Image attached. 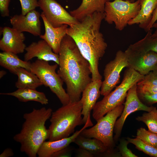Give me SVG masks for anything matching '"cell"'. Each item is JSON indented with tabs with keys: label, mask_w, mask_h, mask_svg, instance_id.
<instances>
[{
	"label": "cell",
	"mask_w": 157,
	"mask_h": 157,
	"mask_svg": "<svg viewBox=\"0 0 157 157\" xmlns=\"http://www.w3.org/2000/svg\"><path fill=\"white\" fill-rule=\"evenodd\" d=\"M129 65L141 75L145 76L152 71L157 63V53L152 51H140L129 47L125 51Z\"/></svg>",
	"instance_id": "cell-12"
},
{
	"label": "cell",
	"mask_w": 157,
	"mask_h": 157,
	"mask_svg": "<svg viewBox=\"0 0 157 157\" xmlns=\"http://www.w3.org/2000/svg\"><path fill=\"white\" fill-rule=\"evenodd\" d=\"M72 150L68 146L55 153L51 157H69L72 156Z\"/></svg>",
	"instance_id": "cell-34"
},
{
	"label": "cell",
	"mask_w": 157,
	"mask_h": 157,
	"mask_svg": "<svg viewBox=\"0 0 157 157\" xmlns=\"http://www.w3.org/2000/svg\"><path fill=\"white\" fill-rule=\"evenodd\" d=\"M136 119L145 124L149 131L157 134V109L156 107H154L151 111L137 117Z\"/></svg>",
	"instance_id": "cell-26"
},
{
	"label": "cell",
	"mask_w": 157,
	"mask_h": 157,
	"mask_svg": "<svg viewBox=\"0 0 157 157\" xmlns=\"http://www.w3.org/2000/svg\"><path fill=\"white\" fill-rule=\"evenodd\" d=\"M129 143L127 140L122 139L120 140L118 146V149L121 156L122 157H137L138 156L133 154L128 148L127 145Z\"/></svg>",
	"instance_id": "cell-31"
},
{
	"label": "cell",
	"mask_w": 157,
	"mask_h": 157,
	"mask_svg": "<svg viewBox=\"0 0 157 157\" xmlns=\"http://www.w3.org/2000/svg\"><path fill=\"white\" fill-rule=\"evenodd\" d=\"M26 52L24 56V60L29 61L33 58L46 61H53L59 64V55L53 51L52 48L44 40L32 42L25 50Z\"/></svg>",
	"instance_id": "cell-16"
},
{
	"label": "cell",
	"mask_w": 157,
	"mask_h": 157,
	"mask_svg": "<svg viewBox=\"0 0 157 157\" xmlns=\"http://www.w3.org/2000/svg\"><path fill=\"white\" fill-rule=\"evenodd\" d=\"M124 107L121 104L106 113L97 121L92 127L85 128L80 134L87 138H95L101 141L110 150L115 146L113 133L117 118L120 116Z\"/></svg>",
	"instance_id": "cell-8"
},
{
	"label": "cell",
	"mask_w": 157,
	"mask_h": 157,
	"mask_svg": "<svg viewBox=\"0 0 157 157\" xmlns=\"http://www.w3.org/2000/svg\"><path fill=\"white\" fill-rule=\"evenodd\" d=\"M58 54L57 73L66 84L69 102L79 101L84 90L92 81L90 63L67 35L62 41Z\"/></svg>",
	"instance_id": "cell-2"
},
{
	"label": "cell",
	"mask_w": 157,
	"mask_h": 157,
	"mask_svg": "<svg viewBox=\"0 0 157 157\" xmlns=\"http://www.w3.org/2000/svg\"><path fill=\"white\" fill-rule=\"evenodd\" d=\"M38 3L42 13L53 27L70 26L79 22L55 0H38Z\"/></svg>",
	"instance_id": "cell-10"
},
{
	"label": "cell",
	"mask_w": 157,
	"mask_h": 157,
	"mask_svg": "<svg viewBox=\"0 0 157 157\" xmlns=\"http://www.w3.org/2000/svg\"><path fill=\"white\" fill-rule=\"evenodd\" d=\"M6 74V72L4 70H1L0 71V78H2Z\"/></svg>",
	"instance_id": "cell-40"
},
{
	"label": "cell",
	"mask_w": 157,
	"mask_h": 157,
	"mask_svg": "<svg viewBox=\"0 0 157 157\" xmlns=\"http://www.w3.org/2000/svg\"><path fill=\"white\" fill-rule=\"evenodd\" d=\"M152 72L154 74L157 75V63L154 67Z\"/></svg>",
	"instance_id": "cell-41"
},
{
	"label": "cell",
	"mask_w": 157,
	"mask_h": 157,
	"mask_svg": "<svg viewBox=\"0 0 157 157\" xmlns=\"http://www.w3.org/2000/svg\"><path fill=\"white\" fill-rule=\"evenodd\" d=\"M18 77L15 84V87L19 88H29L36 90L43 85L40 79L33 73L23 68H20L16 74Z\"/></svg>",
	"instance_id": "cell-23"
},
{
	"label": "cell",
	"mask_w": 157,
	"mask_h": 157,
	"mask_svg": "<svg viewBox=\"0 0 157 157\" xmlns=\"http://www.w3.org/2000/svg\"><path fill=\"white\" fill-rule=\"evenodd\" d=\"M157 21V6L155 10L151 22L149 25L146 31L147 32L149 30L152 29V27L153 24Z\"/></svg>",
	"instance_id": "cell-37"
},
{
	"label": "cell",
	"mask_w": 157,
	"mask_h": 157,
	"mask_svg": "<svg viewBox=\"0 0 157 157\" xmlns=\"http://www.w3.org/2000/svg\"><path fill=\"white\" fill-rule=\"evenodd\" d=\"M136 0H129V1L131 2H134Z\"/></svg>",
	"instance_id": "cell-42"
},
{
	"label": "cell",
	"mask_w": 157,
	"mask_h": 157,
	"mask_svg": "<svg viewBox=\"0 0 157 157\" xmlns=\"http://www.w3.org/2000/svg\"><path fill=\"white\" fill-rule=\"evenodd\" d=\"M154 28L155 31L154 32L152 33L151 36L155 37L157 36V21L155 22L152 25V28Z\"/></svg>",
	"instance_id": "cell-39"
},
{
	"label": "cell",
	"mask_w": 157,
	"mask_h": 157,
	"mask_svg": "<svg viewBox=\"0 0 157 157\" xmlns=\"http://www.w3.org/2000/svg\"><path fill=\"white\" fill-rule=\"evenodd\" d=\"M76 156L77 157H93L94 155L86 149L80 148L76 151Z\"/></svg>",
	"instance_id": "cell-36"
},
{
	"label": "cell",
	"mask_w": 157,
	"mask_h": 157,
	"mask_svg": "<svg viewBox=\"0 0 157 157\" xmlns=\"http://www.w3.org/2000/svg\"><path fill=\"white\" fill-rule=\"evenodd\" d=\"M14 154L13 150L10 148L5 149L0 155V157H9L13 156Z\"/></svg>",
	"instance_id": "cell-38"
},
{
	"label": "cell",
	"mask_w": 157,
	"mask_h": 157,
	"mask_svg": "<svg viewBox=\"0 0 157 157\" xmlns=\"http://www.w3.org/2000/svg\"><path fill=\"white\" fill-rule=\"evenodd\" d=\"M101 79L92 81L82 92L80 100L82 105V114L84 124L90 119V113L101 94Z\"/></svg>",
	"instance_id": "cell-15"
},
{
	"label": "cell",
	"mask_w": 157,
	"mask_h": 157,
	"mask_svg": "<svg viewBox=\"0 0 157 157\" xmlns=\"http://www.w3.org/2000/svg\"><path fill=\"white\" fill-rule=\"evenodd\" d=\"M40 14L35 10L26 15H15L10 19L12 28L22 32H28L35 36L41 35Z\"/></svg>",
	"instance_id": "cell-13"
},
{
	"label": "cell",
	"mask_w": 157,
	"mask_h": 157,
	"mask_svg": "<svg viewBox=\"0 0 157 157\" xmlns=\"http://www.w3.org/2000/svg\"><path fill=\"white\" fill-rule=\"evenodd\" d=\"M144 77L133 69L127 67L119 85L95 104L93 109L92 117L94 119L97 121L117 106L124 104L129 89L143 80Z\"/></svg>",
	"instance_id": "cell-5"
},
{
	"label": "cell",
	"mask_w": 157,
	"mask_h": 157,
	"mask_svg": "<svg viewBox=\"0 0 157 157\" xmlns=\"http://www.w3.org/2000/svg\"><path fill=\"white\" fill-rule=\"evenodd\" d=\"M40 17L43 21L45 28V33L40 37L44 40L51 47L55 53L58 54L62 41L67 35L68 25L63 24L60 26L54 27L48 22L42 13Z\"/></svg>",
	"instance_id": "cell-18"
},
{
	"label": "cell",
	"mask_w": 157,
	"mask_h": 157,
	"mask_svg": "<svg viewBox=\"0 0 157 157\" xmlns=\"http://www.w3.org/2000/svg\"><path fill=\"white\" fill-rule=\"evenodd\" d=\"M11 0H0V11L2 17H8L9 15V6Z\"/></svg>",
	"instance_id": "cell-33"
},
{
	"label": "cell",
	"mask_w": 157,
	"mask_h": 157,
	"mask_svg": "<svg viewBox=\"0 0 157 157\" xmlns=\"http://www.w3.org/2000/svg\"><path fill=\"white\" fill-rule=\"evenodd\" d=\"M137 84L134 85L128 91L125 102L124 103L123 110L115 122L114 129L115 134L113 138L115 141H117L120 137L124 122L129 115L138 110L149 112L154 107L147 106L140 100L137 92Z\"/></svg>",
	"instance_id": "cell-11"
},
{
	"label": "cell",
	"mask_w": 157,
	"mask_h": 157,
	"mask_svg": "<svg viewBox=\"0 0 157 157\" xmlns=\"http://www.w3.org/2000/svg\"><path fill=\"white\" fill-rule=\"evenodd\" d=\"M126 139L129 143L135 145L139 150L150 156L157 157V148L145 143L137 137L134 138L128 137Z\"/></svg>",
	"instance_id": "cell-27"
},
{
	"label": "cell",
	"mask_w": 157,
	"mask_h": 157,
	"mask_svg": "<svg viewBox=\"0 0 157 157\" xmlns=\"http://www.w3.org/2000/svg\"><path fill=\"white\" fill-rule=\"evenodd\" d=\"M123 0L126 1V0Z\"/></svg>",
	"instance_id": "cell-43"
},
{
	"label": "cell",
	"mask_w": 157,
	"mask_h": 157,
	"mask_svg": "<svg viewBox=\"0 0 157 157\" xmlns=\"http://www.w3.org/2000/svg\"><path fill=\"white\" fill-rule=\"evenodd\" d=\"M52 112L51 108L43 107L34 108L31 112L24 114L25 121L21 131L13 138L20 144L21 151L29 157H36L41 145L49 138V131L45 124Z\"/></svg>",
	"instance_id": "cell-3"
},
{
	"label": "cell",
	"mask_w": 157,
	"mask_h": 157,
	"mask_svg": "<svg viewBox=\"0 0 157 157\" xmlns=\"http://www.w3.org/2000/svg\"><path fill=\"white\" fill-rule=\"evenodd\" d=\"M129 67L125 52L117 51L115 58L105 66L104 72V79L102 81L101 94L105 96L110 93L120 82V74L122 69Z\"/></svg>",
	"instance_id": "cell-9"
},
{
	"label": "cell",
	"mask_w": 157,
	"mask_h": 157,
	"mask_svg": "<svg viewBox=\"0 0 157 157\" xmlns=\"http://www.w3.org/2000/svg\"><path fill=\"white\" fill-rule=\"evenodd\" d=\"M142 80L157 86V75L154 74L152 71L144 76Z\"/></svg>",
	"instance_id": "cell-35"
},
{
	"label": "cell",
	"mask_w": 157,
	"mask_h": 157,
	"mask_svg": "<svg viewBox=\"0 0 157 157\" xmlns=\"http://www.w3.org/2000/svg\"><path fill=\"white\" fill-rule=\"evenodd\" d=\"M22 7V14L26 15L39 6L38 0H19Z\"/></svg>",
	"instance_id": "cell-30"
},
{
	"label": "cell",
	"mask_w": 157,
	"mask_h": 157,
	"mask_svg": "<svg viewBox=\"0 0 157 157\" xmlns=\"http://www.w3.org/2000/svg\"><path fill=\"white\" fill-rule=\"evenodd\" d=\"M17 55L10 52H1L0 65L15 75L17 69L20 68L31 71V63L30 61L22 60Z\"/></svg>",
	"instance_id": "cell-21"
},
{
	"label": "cell",
	"mask_w": 157,
	"mask_h": 157,
	"mask_svg": "<svg viewBox=\"0 0 157 157\" xmlns=\"http://www.w3.org/2000/svg\"><path fill=\"white\" fill-rule=\"evenodd\" d=\"M140 8V0L133 2L129 0L107 1L105 6L104 19L108 24L114 23L115 28L121 31L136 16Z\"/></svg>",
	"instance_id": "cell-6"
},
{
	"label": "cell",
	"mask_w": 157,
	"mask_h": 157,
	"mask_svg": "<svg viewBox=\"0 0 157 157\" xmlns=\"http://www.w3.org/2000/svg\"><path fill=\"white\" fill-rule=\"evenodd\" d=\"M3 37L0 40V49L3 51L17 54L24 52L26 47L25 37L23 32L5 26L1 29Z\"/></svg>",
	"instance_id": "cell-14"
},
{
	"label": "cell",
	"mask_w": 157,
	"mask_h": 157,
	"mask_svg": "<svg viewBox=\"0 0 157 157\" xmlns=\"http://www.w3.org/2000/svg\"><path fill=\"white\" fill-rule=\"evenodd\" d=\"M136 137L145 143L157 148V134L141 127L137 130Z\"/></svg>",
	"instance_id": "cell-28"
},
{
	"label": "cell",
	"mask_w": 157,
	"mask_h": 157,
	"mask_svg": "<svg viewBox=\"0 0 157 157\" xmlns=\"http://www.w3.org/2000/svg\"><path fill=\"white\" fill-rule=\"evenodd\" d=\"M147 32V34L144 38L130 45L129 47L138 51H152L157 53V36L155 37L151 36L152 29Z\"/></svg>",
	"instance_id": "cell-25"
},
{
	"label": "cell",
	"mask_w": 157,
	"mask_h": 157,
	"mask_svg": "<svg viewBox=\"0 0 157 157\" xmlns=\"http://www.w3.org/2000/svg\"><path fill=\"white\" fill-rule=\"evenodd\" d=\"M0 94L14 97L19 101L22 102L33 101L39 102L42 105H47L48 103V99L45 94L35 89L19 88L13 92L2 93Z\"/></svg>",
	"instance_id": "cell-22"
},
{
	"label": "cell",
	"mask_w": 157,
	"mask_h": 157,
	"mask_svg": "<svg viewBox=\"0 0 157 157\" xmlns=\"http://www.w3.org/2000/svg\"><path fill=\"white\" fill-rule=\"evenodd\" d=\"M110 0H82L79 7L70 12L79 21L95 12L104 13L106 2Z\"/></svg>",
	"instance_id": "cell-20"
},
{
	"label": "cell",
	"mask_w": 157,
	"mask_h": 157,
	"mask_svg": "<svg viewBox=\"0 0 157 157\" xmlns=\"http://www.w3.org/2000/svg\"><path fill=\"white\" fill-rule=\"evenodd\" d=\"M140 8L138 14L129 22L128 25L138 24L140 28L146 31L157 6V0H140Z\"/></svg>",
	"instance_id": "cell-19"
},
{
	"label": "cell",
	"mask_w": 157,
	"mask_h": 157,
	"mask_svg": "<svg viewBox=\"0 0 157 157\" xmlns=\"http://www.w3.org/2000/svg\"><path fill=\"white\" fill-rule=\"evenodd\" d=\"M74 142L79 148L87 150L95 156H99L101 154L111 150L100 140L95 138H86L80 134L76 138Z\"/></svg>",
	"instance_id": "cell-24"
},
{
	"label": "cell",
	"mask_w": 157,
	"mask_h": 157,
	"mask_svg": "<svg viewBox=\"0 0 157 157\" xmlns=\"http://www.w3.org/2000/svg\"><path fill=\"white\" fill-rule=\"evenodd\" d=\"M37 59L31 63V71L38 77L43 85L48 87L58 98L63 105L70 102L69 97L63 87V82L56 70L58 65Z\"/></svg>",
	"instance_id": "cell-7"
},
{
	"label": "cell",
	"mask_w": 157,
	"mask_h": 157,
	"mask_svg": "<svg viewBox=\"0 0 157 157\" xmlns=\"http://www.w3.org/2000/svg\"><path fill=\"white\" fill-rule=\"evenodd\" d=\"M138 94H151L157 92V86L142 80L137 84Z\"/></svg>",
	"instance_id": "cell-29"
},
{
	"label": "cell",
	"mask_w": 157,
	"mask_h": 157,
	"mask_svg": "<svg viewBox=\"0 0 157 157\" xmlns=\"http://www.w3.org/2000/svg\"><path fill=\"white\" fill-rule=\"evenodd\" d=\"M104 17V13L95 12L69 26L67 30V35L74 40L82 55L90 63L92 81L102 79L99 62L107 47L100 31Z\"/></svg>",
	"instance_id": "cell-1"
},
{
	"label": "cell",
	"mask_w": 157,
	"mask_h": 157,
	"mask_svg": "<svg viewBox=\"0 0 157 157\" xmlns=\"http://www.w3.org/2000/svg\"><path fill=\"white\" fill-rule=\"evenodd\" d=\"M82 105L80 100L63 105L52 112L48 130L49 141H54L69 136L77 126L83 124Z\"/></svg>",
	"instance_id": "cell-4"
},
{
	"label": "cell",
	"mask_w": 157,
	"mask_h": 157,
	"mask_svg": "<svg viewBox=\"0 0 157 157\" xmlns=\"http://www.w3.org/2000/svg\"><path fill=\"white\" fill-rule=\"evenodd\" d=\"M137 94L141 101L147 106H151L157 103V92L151 94Z\"/></svg>",
	"instance_id": "cell-32"
},
{
	"label": "cell",
	"mask_w": 157,
	"mask_h": 157,
	"mask_svg": "<svg viewBox=\"0 0 157 157\" xmlns=\"http://www.w3.org/2000/svg\"><path fill=\"white\" fill-rule=\"evenodd\" d=\"M91 121V120H88L81 129L77 131L69 137L54 141H44L40 147L37 155L39 157H51L55 153L68 147L70 143L74 142L83 130L88 127L93 126Z\"/></svg>",
	"instance_id": "cell-17"
}]
</instances>
